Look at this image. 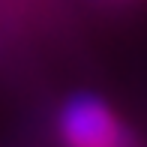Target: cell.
Wrapping results in <instances>:
<instances>
[{
  "label": "cell",
  "instance_id": "6da1fadb",
  "mask_svg": "<svg viewBox=\"0 0 147 147\" xmlns=\"http://www.w3.org/2000/svg\"><path fill=\"white\" fill-rule=\"evenodd\" d=\"M63 135L72 144H87V147H99V144H117L123 141L117 120L111 117V111L102 102L90 96L72 99L63 111Z\"/></svg>",
  "mask_w": 147,
  "mask_h": 147
}]
</instances>
